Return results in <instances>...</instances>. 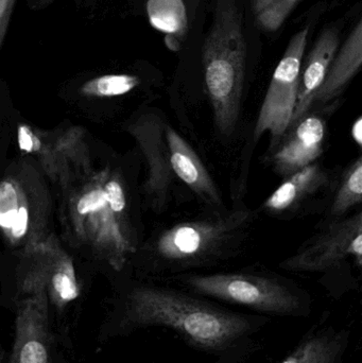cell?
Masks as SVG:
<instances>
[{
    "mask_svg": "<svg viewBox=\"0 0 362 363\" xmlns=\"http://www.w3.org/2000/svg\"><path fill=\"white\" fill-rule=\"evenodd\" d=\"M352 138L354 142L358 145V147L362 146V118L358 117L355 121L352 127Z\"/></svg>",
    "mask_w": 362,
    "mask_h": 363,
    "instance_id": "obj_24",
    "label": "cell"
},
{
    "mask_svg": "<svg viewBox=\"0 0 362 363\" xmlns=\"http://www.w3.org/2000/svg\"><path fill=\"white\" fill-rule=\"evenodd\" d=\"M16 0H0V48L10 23Z\"/></svg>",
    "mask_w": 362,
    "mask_h": 363,
    "instance_id": "obj_23",
    "label": "cell"
},
{
    "mask_svg": "<svg viewBox=\"0 0 362 363\" xmlns=\"http://www.w3.org/2000/svg\"><path fill=\"white\" fill-rule=\"evenodd\" d=\"M150 25L157 31L174 38H184L188 17L183 0H148L146 6Z\"/></svg>",
    "mask_w": 362,
    "mask_h": 363,
    "instance_id": "obj_19",
    "label": "cell"
},
{
    "mask_svg": "<svg viewBox=\"0 0 362 363\" xmlns=\"http://www.w3.org/2000/svg\"><path fill=\"white\" fill-rule=\"evenodd\" d=\"M127 317L134 325L174 330L191 347L206 352L233 347L252 330L244 315L165 288L134 289L128 298Z\"/></svg>",
    "mask_w": 362,
    "mask_h": 363,
    "instance_id": "obj_2",
    "label": "cell"
},
{
    "mask_svg": "<svg viewBox=\"0 0 362 363\" xmlns=\"http://www.w3.org/2000/svg\"><path fill=\"white\" fill-rule=\"evenodd\" d=\"M362 201V159L357 157L342 174L331 206V216L341 218Z\"/></svg>",
    "mask_w": 362,
    "mask_h": 363,
    "instance_id": "obj_20",
    "label": "cell"
},
{
    "mask_svg": "<svg viewBox=\"0 0 362 363\" xmlns=\"http://www.w3.org/2000/svg\"><path fill=\"white\" fill-rule=\"evenodd\" d=\"M300 0H270L256 13L259 25L267 31H276L288 18Z\"/></svg>",
    "mask_w": 362,
    "mask_h": 363,
    "instance_id": "obj_22",
    "label": "cell"
},
{
    "mask_svg": "<svg viewBox=\"0 0 362 363\" xmlns=\"http://www.w3.org/2000/svg\"><path fill=\"white\" fill-rule=\"evenodd\" d=\"M270 0H251L252 4V9L254 11L255 14L261 10V8L266 6Z\"/></svg>",
    "mask_w": 362,
    "mask_h": 363,
    "instance_id": "obj_25",
    "label": "cell"
},
{
    "mask_svg": "<svg viewBox=\"0 0 362 363\" xmlns=\"http://www.w3.org/2000/svg\"><path fill=\"white\" fill-rule=\"evenodd\" d=\"M165 135L172 170L176 179L188 186L210 206L220 207L222 205L220 191L195 150L168 123L166 125Z\"/></svg>",
    "mask_w": 362,
    "mask_h": 363,
    "instance_id": "obj_14",
    "label": "cell"
},
{
    "mask_svg": "<svg viewBox=\"0 0 362 363\" xmlns=\"http://www.w3.org/2000/svg\"><path fill=\"white\" fill-rule=\"evenodd\" d=\"M140 83V78L132 74H104L85 82L81 93L87 97H117L133 91Z\"/></svg>",
    "mask_w": 362,
    "mask_h": 363,
    "instance_id": "obj_21",
    "label": "cell"
},
{
    "mask_svg": "<svg viewBox=\"0 0 362 363\" xmlns=\"http://www.w3.org/2000/svg\"><path fill=\"white\" fill-rule=\"evenodd\" d=\"M50 198L38 172L18 164L0 181V233L13 247H31L50 235Z\"/></svg>",
    "mask_w": 362,
    "mask_h": 363,
    "instance_id": "obj_5",
    "label": "cell"
},
{
    "mask_svg": "<svg viewBox=\"0 0 362 363\" xmlns=\"http://www.w3.org/2000/svg\"><path fill=\"white\" fill-rule=\"evenodd\" d=\"M166 125L161 115L150 111L140 114L128 125V132L137 143L146 160L148 174L145 191L157 211L166 208L170 189L176 180L166 140Z\"/></svg>",
    "mask_w": 362,
    "mask_h": 363,
    "instance_id": "obj_11",
    "label": "cell"
},
{
    "mask_svg": "<svg viewBox=\"0 0 362 363\" xmlns=\"http://www.w3.org/2000/svg\"><path fill=\"white\" fill-rule=\"evenodd\" d=\"M362 65V21L359 19L341 48L334 57L312 106H327L339 98Z\"/></svg>",
    "mask_w": 362,
    "mask_h": 363,
    "instance_id": "obj_17",
    "label": "cell"
},
{
    "mask_svg": "<svg viewBox=\"0 0 362 363\" xmlns=\"http://www.w3.org/2000/svg\"><path fill=\"white\" fill-rule=\"evenodd\" d=\"M348 258H354L359 268L362 266L361 211L332 223L285 259L281 268L293 272H323Z\"/></svg>",
    "mask_w": 362,
    "mask_h": 363,
    "instance_id": "obj_10",
    "label": "cell"
},
{
    "mask_svg": "<svg viewBox=\"0 0 362 363\" xmlns=\"http://www.w3.org/2000/svg\"><path fill=\"white\" fill-rule=\"evenodd\" d=\"M188 1L191 2V4H193V6H197L199 0H188Z\"/></svg>",
    "mask_w": 362,
    "mask_h": 363,
    "instance_id": "obj_27",
    "label": "cell"
},
{
    "mask_svg": "<svg viewBox=\"0 0 362 363\" xmlns=\"http://www.w3.org/2000/svg\"><path fill=\"white\" fill-rule=\"evenodd\" d=\"M185 284L197 294L259 313L297 315L303 311V300L283 281L250 273L191 275Z\"/></svg>",
    "mask_w": 362,
    "mask_h": 363,
    "instance_id": "obj_6",
    "label": "cell"
},
{
    "mask_svg": "<svg viewBox=\"0 0 362 363\" xmlns=\"http://www.w3.org/2000/svg\"><path fill=\"white\" fill-rule=\"evenodd\" d=\"M339 33L335 28L324 30L302 64L297 104L289 127L312 111L315 95L324 81L329 65L339 49Z\"/></svg>",
    "mask_w": 362,
    "mask_h": 363,
    "instance_id": "obj_15",
    "label": "cell"
},
{
    "mask_svg": "<svg viewBox=\"0 0 362 363\" xmlns=\"http://www.w3.org/2000/svg\"><path fill=\"white\" fill-rule=\"evenodd\" d=\"M346 343V330H316L304 337L281 363H342Z\"/></svg>",
    "mask_w": 362,
    "mask_h": 363,
    "instance_id": "obj_18",
    "label": "cell"
},
{
    "mask_svg": "<svg viewBox=\"0 0 362 363\" xmlns=\"http://www.w3.org/2000/svg\"><path fill=\"white\" fill-rule=\"evenodd\" d=\"M66 192V222L72 236L114 270H123L137 242L120 174L108 168L93 172Z\"/></svg>",
    "mask_w": 362,
    "mask_h": 363,
    "instance_id": "obj_1",
    "label": "cell"
},
{
    "mask_svg": "<svg viewBox=\"0 0 362 363\" xmlns=\"http://www.w3.org/2000/svg\"><path fill=\"white\" fill-rule=\"evenodd\" d=\"M250 220L246 209H234L213 219L174 224L157 237L151 251L164 268L202 266L233 249Z\"/></svg>",
    "mask_w": 362,
    "mask_h": 363,
    "instance_id": "obj_4",
    "label": "cell"
},
{
    "mask_svg": "<svg viewBox=\"0 0 362 363\" xmlns=\"http://www.w3.org/2000/svg\"><path fill=\"white\" fill-rule=\"evenodd\" d=\"M202 65L215 125L221 135H232L239 118L247 68L246 36L235 0H216L202 47Z\"/></svg>",
    "mask_w": 362,
    "mask_h": 363,
    "instance_id": "obj_3",
    "label": "cell"
},
{
    "mask_svg": "<svg viewBox=\"0 0 362 363\" xmlns=\"http://www.w3.org/2000/svg\"><path fill=\"white\" fill-rule=\"evenodd\" d=\"M327 138V123L314 112H308L291 125L280 140L270 147L267 157L276 174L286 178L312 164L322 155Z\"/></svg>",
    "mask_w": 362,
    "mask_h": 363,
    "instance_id": "obj_12",
    "label": "cell"
},
{
    "mask_svg": "<svg viewBox=\"0 0 362 363\" xmlns=\"http://www.w3.org/2000/svg\"><path fill=\"white\" fill-rule=\"evenodd\" d=\"M49 305L43 292L25 294L19 302L9 363H50Z\"/></svg>",
    "mask_w": 362,
    "mask_h": 363,
    "instance_id": "obj_13",
    "label": "cell"
},
{
    "mask_svg": "<svg viewBox=\"0 0 362 363\" xmlns=\"http://www.w3.org/2000/svg\"><path fill=\"white\" fill-rule=\"evenodd\" d=\"M331 183V176L319 163H314L290 176L266 199L261 209L270 215L295 211Z\"/></svg>",
    "mask_w": 362,
    "mask_h": 363,
    "instance_id": "obj_16",
    "label": "cell"
},
{
    "mask_svg": "<svg viewBox=\"0 0 362 363\" xmlns=\"http://www.w3.org/2000/svg\"><path fill=\"white\" fill-rule=\"evenodd\" d=\"M53 0H34V2H35L38 6H46V4H50V2H52Z\"/></svg>",
    "mask_w": 362,
    "mask_h": 363,
    "instance_id": "obj_26",
    "label": "cell"
},
{
    "mask_svg": "<svg viewBox=\"0 0 362 363\" xmlns=\"http://www.w3.org/2000/svg\"><path fill=\"white\" fill-rule=\"evenodd\" d=\"M17 143L26 155L36 160L47 178L68 191L94 172L86 133L80 127L45 131L21 123Z\"/></svg>",
    "mask_w": 362,
    "mask_h": 363,
    "instance_id": "obj_7",
    "label": "cell"
},
{
    "mask_svg": "<svg viewBox=\"0 0 362 363\" xmlns=\"http://www.w3.org/2000/svg\"><path fill=\"white\" fill-rule=\"evenodd\" d=\"M18 284L23 296L43 292L57 308L80 296L72 258L53 234L21 251Z\"/></svg>",
    "mask_w": 362,
    "mask_h": 363,
    "instance_id": "obj_8",
    "label": "cell"
},
{
    "mask_svg": "<svg viewBox=\"0 0 362 363\" xmlns=\"http://www.w3.org/2000/svg\"><path fill=\"white\" fill-rule=\"evenodd\" d=\"M308 34L310 26H306L293 36L274 70L255 125L253 138L255 142L264 134L270 133V147L274 146L290 125L297 104L300 74L307 46Z\"/></svg>",
    "mask_w": 362,
    "mask_h": 363,
    "instance_id": "obj_9",
    "label": "cell"
}]
</instances>
